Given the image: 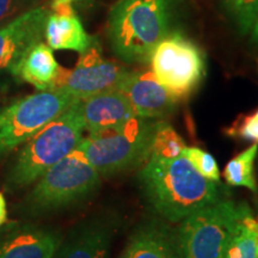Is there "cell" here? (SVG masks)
<instances>
[{"label":"cell","mask_w":258,"mask_h":258,"mask_svg":"<svg viewBox=\"0 0 258 258\" xmlns=\"http://www.w3.org/2000/svg\"><path fill=\"white\" fill-rule=\"evenodd\" d=\"M140 180L153 208L172 222L220 200L219 183L203 177L183 156L173 159L151 156Z\"/></svg>","instance_id":"cell-1"},{"label":"cell","mask_w":258,"mask_h":258,"mask_svg":"<svg viewBox=\"0 0 258 258\" xmlns=\"http://www.w3.org/2000/svg\"><path fill=\"white\" fill-rule=\"evenodd\" d=\"M66 90L38 91L0 109V159L22 146L44 125L74 104Z\"/></svg>","instance_id":"cell-7"},{"label":"cell","mask_w":258,"mask_h":258,"mask_svg":"<svg viewBox=\"0 0 258 258\" xmlns=\"http://www.w3.org/2000/svg\"><path fill=\"white\" fill-rule=\"evenodd\" d=\"M60 70L53 50L41 41L29 48L11 74L21 82L31 84L38 91H47L54 90Z\"/></svg>","instance_id":"cell-16"},{"label":"cell","mask_w":258,"mask_h":258,"mask_svg":"<svg viewBox=\"0 0 258 258\" xmlns=\"http://www.w3.org/2000/svg\"><path fill=\"white\" fill-rule=\"evenodd\" d=\"M185 144L179 137V134L165 121H157L154 128L151 156L173 159L182 156Z\"/></svg>","instance_id":"cell-20"},{"label":"cell","mask_w":258,"mask_h":258,"mask_svg":"<svg viewBox=\"0 0 258 258\" xmlns=\"http://www.w3.org/2000/svg\"><path fill=\"white\" fill-rule=\"evenodd\" d=\"M127 72L118 63L103 59L101 48L95 40L88 50L80 54L73 70L61 67L54 90H66L76 98L84 99L117 89Z\"/></svg>","instance_id":"cell-9"},{"label":"cell","mask_w":258,"mask_h":258,"mask_svg":"<svg viewBox=\"0 0 258 258\" xmlns=\"http://www.w3.org/2000/svg\"><path fill=\"white\" fill-rule=\"evenodd\" d=\"M8 219V209H6V201L4 195L0 192V227L6 222Z\"/></svg>","instance_id":"cell-25"},{"label":"cell","mask_w":258,"mask_h":258,"mask_svg":"<svg viewBox=\"0 0 258 258\" xmlns=\"http://www.w3.org/2000/svg\"><path fill=\"white\" fill-rule=\"evenodd\" d=\"M228 134L232 137H239L243 140L258 143V110L238 120L230 128Z\"/></svg>","instance_id":"cell-24"},{"label":"cell","mask_w":258,"mask_h":258,"mask_svg":"<svg viewBox=\"0 0 258 258\" xmlns=\"http://www.w3.org/2000/svg\"><path fill=\"white\" fill-rule=\"evenodd\" d=\"M252 38H253V41L256 42V43H258V18H257L256 23H254L253 28H252Z\"/></svg>","instance_id":"cell-27"},{"label":"cell","mask_w":258,"mask_h":258,"mask_svg":"<svg viewBox=\"0 0 258 258\" xmlns=\"http://www.w3.org/2000/svg\"><path fill=\"white\" fill-rule=\"evenodd\" d=\"M60 244L55 232L35 225L12 222L0 230V258H53Z\"/></svg>","instance_id":"cell-12"},{"label":"cell","mask_w":258,"mask_h":258,"mask_svg":"<svg viewBox=\"0 0 258 258\" xmlns=\"http://www.w3.org/2000/svg\"><path fill=\"white\" fill-rule=\"evenodd\" d=\"M257 218L252 213L247 214L232 235L226 247L224 258H258Z\"/></svg>","instance_id":"cell-19"},{"label":"cell","mask_w":258,"mask_h":258,"mask_svg":"<svg viewBox=\"0 0 258 258\" xmlns=\"http://www.w3.org/2000/svg\"><path fill=\"white\" fill-rule=\"evenodd\" d=\"M157 122L135 116L121 127L84 138L79 148L99 175H114L151 157Z\"/></svg>","instance_id":"cell-4"},{"label":"cell","mask_w":258,"mask_h":258,"mask_svg":"<svg viewBox=\"0 0 258 258\" xmlns=\"http://www.w3.org/2000/svg\"><path fill=\"white\" fill-rule=\"evenodd\" d=\"M49 14L46 6H36L0 27V76L12 73L29 48L42 41Z\"/></svg>","instance_id":"cell-10"},{"label":"cell","mask_w":258,"mask_h":258,"mask_svg":"<svg viewBox=\"0 0 258 258\" xmlns=\"http://www.w3.org/2000/svg\"><path fill=\"white\" fill-rule=\"evenodd\" d=\"M72 2L73 0H53V3H51V9L56 8V6H60V5H69Z\"/></svg>","instance_id":"cell-26"},{"label":"cell","mask_w":258,"mask_h":258,"mask_svg":"<svg viewBox=\"0 0 258 258\" xmlns=\"http://www.w3.org/2000/svg\"><path fill=\"white\" fill-rule=\"evenodd\" d=\"M97 172L79 147L48 169L24 201L28 214L64 208L88 198L99 184Z\"/></svg>","instance_id":"cell-5"},{"label":"cell","mask_w":258,"mask_h":258,"mask_svg":"<svg viewBox=\"0 0 258 258\" xmlns=\"http://www.w3.org/2000/svg\"><path fill=\"white\" fill-rule=\"evenodd\" d=\"M48 15L44 38L51 50H73L83 54L95 42L84 29L72 6L60 5Z\"/></svg>","instance_id":"cell-14"},{"label":"cell","mask_w":258,"mask_h":258,"mask_svg":"<svg viewBox=\"0 0 258 258\" xmlns=\"http://www.w3.org/2000/svg\"><path fill=\"white\" fill-rule=\"evenodd\" d=\"M245 203L220 201L192 213L178 231L184 258H224L226 247L240 221L250 214Z\"/></svg>","instance_id":"cell-6"},{"label":"cell","mask_w":258,"mask_h":258,"mask_svg":"<svg viewBox=\"0 0 258 258\" xmlns=\"http://www.w3.org/2000/svg\"><path fill=\"white\" fill-rule=\"evenodd\" d=\"M182 156L190 161L199 173L206 178L219 182L220 179V170H219L217 160L212 154L198 147H184Z\"/></svg>","instance_id":"cell-22"},{"label":"cell","mask_w":258,"mask_h":258,"mask_svg":"<svg viewBox=\"0 0 258 258\" xmlns=\"http://www.w3.org/2000/svg\"><path fill=\"white\" fill-rule=\"evenodd\" d=\"M150 62L156 79L177 101L191 95L205 77V54L180 32H171L160 41Z\"/></svg>","instance_id":"cell-8"},{"label":"cell","mask_w":258,"mask_h":258,"mask_svg":"<svg viewBox=\"0 0 258 258\" xmlns=\"http://www.w3.org/2000/svg\"><path fill=\"white\" fill-rule=\"evenodd\" d=\"M36 6V0H0V27Z\"/></svg>","instance_id":"cell-23"},{"label":"cell","mask_w":258,"mask_h":258,"mask_svg":"<svg viewBox=\"0 0 258 258\" xmlns=\"http://www.w3.org/2000/svg\"><path fill=\"white\" fill-rule=\"evenodd\" d=\"M120 258H184L178 232L164 225H147L135 233Z\"/></svg>","instance_id":"cell-15"},{"label":"cell","mask_w":258,"mask_h":258,"mask_svg":"<svg viewBox=\"0 0 258 258\" xmlns=\"http://www.w3.org/2000/svg\"><path fill=\"white\" fill-rule=\"evenodd\" d=\"M110 232L98 225L88 226L59 246L53 258H108Z\"/></svg>","instance_id":"cell-17"},{"label":"cell","mask_w":258,"mask_h":258,"mask_svg":"<svg viewBox=\"0 0 258 258\" xmlns=\"http://www.w3.org/2000/svg\"><path fill=\"white\" fill-rule=\"evenodd\" d=\"M79 109L89 135L121 127L137 116L127 97L117 89L79 99Z\"/></svg>","instance_id":"cell-13"},{"label":"cell","mask_w":258,"mask_h":258,"mask_svg":"<svg viewBox=\"0 0 258 258\" xmlns=\"http://www.w3.org/2000/svg\"><path fill=\"white\" fill-rule=\"evenodd\" d=\"M84 132L78 99L23 144L6 175V190L16 191L31 185L79 146Z\"/></svg>","instance_id":"cell-3"},{"label":"cell","mask_w":258,"mask_h":258,"mask_svg":"<svg viewBox=\"0 0 258 258\" xmlns=\"http://www.w3.org/2000/svg\"><path fill=\"white\" fill-rule=\"evenodd\" d=\"M176 0H117L109 12L112 51L127 63L150 62L154 48L173 32Z\"/></svg>","instance_id":"cell-2"},{"label":"cell","mask_w":258,"mask_h":258,"mask_svg":"<svg viewBox=\"0 0 258 258\" xmlns=\"http://www.w3.org/2000/svg\"><path fill=\"white\" fill-rule=\"evenodd\" d=\"M258 153V144L254 143L247 150L235 156L226 165L224 178L232 186H244L251 191H257L254 178V160Z\"/></svg>","instance_id":"cell-18"},{"label":"cell","mask_w":258,"mask_h":258,"mask_svg":"<svg viewBox=\"0 0 258 258\" xmlns=\"http://www.w3.org/2000/svg\"><path fill=\"white\" fill-rule=\"evenodd\" d=\"M221 4L241 35L252 30L258 18V0H221Z\"/></svg>","instance_id":"cell-21"},{"label":"cell","mask_w":258,"mask_h":258,"mask_svg":"<svg viewBox=\"0 0 258 258\" xmlns=\"http://www.w3.org/2000/svg\"><path fill=\"white\" fill-rule=\"evenodd\" d=\"M117 90L127 97L135 115L147 120L170 115L178 102L160 85L152 71H128Z\"/></svg>","instance_id":"cell-11"}]
</instances>
